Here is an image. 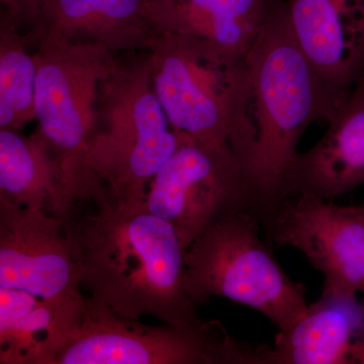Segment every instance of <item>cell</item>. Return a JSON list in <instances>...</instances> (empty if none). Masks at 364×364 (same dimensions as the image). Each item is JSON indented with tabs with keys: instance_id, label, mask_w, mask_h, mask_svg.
I'll return each instance as SVG.
<instances>
[{
	"instance_id": "cell-20",
	"label": "cell",
	"mask_w": 364,
	"mask_h": 364,
	"mask_svg": "<svg viewBox=\"0 0 364 364\" xmlns=\"http://www.w3.org/2000/svg\"><path fill=\"white\" fill-rule=\"evenodd\" d=\"M165 1L173 2V1H174V0H165Z\"/></svg>"
},
{
	"instance_id": "cell-13",
	"label": "cell",
	"mask_w": 364,
	"mask_h": 364,
	"mask_svg": "<svg viewBox=\"0 0 364 364\" xmlns=\"http://www.w3.org/2000/svg\"><path fill=\"white\" fill-rule=\"evenodd\" d=\"M328 124L315 146L296 153L279 202L296 195L331 200L364 186V73Z\"/></svg>"
},
{
	"instance_id": "cell-21",
	"label": "cell",
	"mask_w": 364,
	"mask_h": 364,
	"mask_svg": "<svg viewBox=\"0 0 364 364\" xmlns=\"http://www.w3.org/2000/svg\"><path fill=\"white\" fill-rule=\"evenodd\" d=\"M364 304V303H363Z\"/></svg>"
},
{
	"instance_id": "cell-4",
	"label": "cell",
	"mask_w": 364,
	"mask_h": 364,
	"mask_svg": "<svg viewBox=\"0 0 364 364\" xmlns=\"http://www.w3.org/2000/svg\"><path fill=\"white\" fill-rule=\"evenodd\" d=\"M178 144L153 88L149 52L117 59L98 87L86 157L93 179L119 205L147 208L151 181Z\"/></svg>"
},
{
	"instance_id": "cell-1",
	"label": "cell",
	"mask_w": 364,
	"mask_h": 364,
	"mask_svg": "<svg viewBox=\"0 0 364 364\" xmlns=\"http://www.w3.org/2000/svg\"><path fill=\"white\" fill-rule=\"evenodd\" d=\"M91 202L93 212L69 222L88 299L132 320L200 325L198 305L184 289L186 250L173 227L148 208L119 205L102 186Z\"/></svg>"
},
{
	"instance_id": "cell-18",
	"label": "cell",
	"mask_w": 364,
	"mask_h": 364,
	"mask_svg": "<svg viewBox=\"0 0 364 364\" xmlns=\"http://www.w3.org/2000/svg\"><path fill=\"white\" fill-rule=\"evenodd\" d=\"M18 26L0 16V130L21 131L36 119L35 54Z\"/></svg>"
},
{
	"instance_id": "cell-6",
	"label": "cell",
	"mask_w": 364,
	"mask_h": 364,
	"mask_svg": "<svg viewBox=\"0 0 364 364\" xmlns=\"http://www.w3.org/2000/svg\"><path fill=\"white\" fill-rule=\"evenodd\" d=\"M36 119L63 174L72 210L90 200L98 184L86 165L98 87L111 74L114 53L95 45L56 37L37 43Z\"/></svg>"
},
{
	"instance_id": "cell-10",
	"label": "cell",
	"mask_w": 364,
	"mask_h": 364,
	"mask_svg": "<svg viewBox=\"0 0 364 364\" xmlns=\"http://www.w3.org/2000/svg\"><path fill=\"white\" fill-rule=\"evenodd\" d=\"M0 287L48 301H85L69 223L0 198Z\"/></svg>"
},
{
	"instance_id": "cell-19",
	"label": "cell",
	"mask_w": 364,
	"mask_h": 364,
	"mask_svg": "<svg viewBox=\"0 0 364 364\" xmlns=\"http://www.w3.org/2000/svg\"><path fill=\"white\" fill-rule=\"evenodd\" d=\"M1 16H6L18 26L25 35L35 32L39 25L41 13L46 0H0Z\"/></svg>"
},
{
	"instance_id": "cell-5",
	"label": "cell",
	"mask_w": 364,
	"mask_h": 364,
	"mask_svg": "<svg viewBox=\"0 0 364 364\" xmlns=\"http://www.w3.org/2000/svg\"><path fill=\"white\" fill-rule=\"evenodd\" d=\"M262 231L252 210L223 215L186 250L184 289L198 306L212 296L231 299L284 331L306 315V289L282 269Z\"/></svg>"
},
{
	"instance_id": "cell-17",
	"label": "cell",
	"mask_w": 364,
	"mask_h": 364,
	"mask_svg": "<svg viewBox=\"0 0 364 364\" xmlns=\"http://www.w3.org/2000/svg\"><path fill=\"white\" fill-rule=\"evenodd\" d=\"M275 0H174L176 32L247 55Z\"/></svg>"
},
{
	"instance_id": "cell-15",
	"label": "cell",
	"mask_w": 364,
	"mask_h": 364,
	"mask_svg": "<svg viewBox=\"0 0 364 364\" xmlns=\"http://www.w3.org/2000/svg\"><path fill=\"white\" fill-rule=\"evenodd\" d=\"M85 299L48 301L0 287V363L53 364L82 322Z\"/></svg>"
},
{
	"instance_id": "cell-9",
	"label": "cell",
	"mask_w": 364,
	"mask_h": 364,
	"mask_svg": "<svg viewBox=\"0 0 364 364\" xmlns=\"http://www.w3.org/2000/svg\"><path fill=\"white\" fill-rule=\"evenodd\" d=\"M268 243L299 250L325 277V291L364 293V203L305 195L279 200L262 220Z\"/></svg>"
},
{
	"instance_id": "cell-7",
	"label": "cell",
	"mask_w": 364,
	"mask_h": 364,
	"mask_svg": "<svg viewBox=\"0 0 364 364\" xmlns=\"http://www.w3.org/2000/svg\"><path fill=\"white\" fill-rule=\"evenodd\" d=\"M53 364H263L260 345L231 336L219 321L193 327L142 324L85 299L82 322Z\"/></svg>"
},
{
	"instance_id": "cell-3",
	"label": "cell",
	"mask_w": 364,
	"mask_h": 364,
	"mask_svg": "<svg viewBox=\"0 0 364 364\" xmlns=\"http://www.w3.org/2000/svg\"><path fill=\"white\" fill-rule=\"evenodd\" d=\"M149 57L153 88L172 128L205 145L230 146L246 173L256 142L246 55L173 32Z\"/></svg>"
},
{
	"instance_id": "cell-16",
	"label": "cell",
	"mask_w": 364,
	"mask_h": 364,
	"mask_svg": "<svg viewBox=\"0 0 364 364\" xmlns=\"http://www.w3.org/2000/svg\"><path fill=\"white\" fill-rule=\"evenodd\" d=\"M0 198L70 222L62 170L39 131L25 136L0 130Z\"/></svg>"
},
{
	"instance_id": "cell-14",
	"label": "cell",
	"mask_w": 364,
	"mask_h": 364,
	"mask_svg": "<svg viewBox=\"0 0 364 364\" xmlns=\"http://www.w3.org/2000/svg\"><path fill=\"white\" fill-rule=\"evenodd\" d=\"M261 350L263 364H364V304L323 289L299 322Z\"/></svg>"
},
{
	"instance_id": "cell-8",
	"label": "cell",
	"mask_w": 364,
	"mask_h": 364,
	"mask_svg": "<svg viewBox=\"0 0 364 364\" xmlns=\"http://www.w3.org/2000/svg\"><path fill=\"white\" fill-rule=\"evenodd\" d=\"M177 133L178 147L151 181L146 205L173 227L188 250L223 215L241 208L255 212V205L245 169L230 146Z\"/></svg>"
},
{
	"instance_id": "cell-12",
	"label": "cell",
	"mask_w": 364,
	"mask_h": 364,
	"mask_svg": "<svg viewBox=\"0 0 364 364\" xmlns=\"http://www.w3.org/2000/svg\"><path fill=\"white\" fill-rule=\"evenodd\" d=\"M294 39L330 87L349 95L364 73V0H282Z\"/></svg>"
},
{
	"instance_id": "cell-2",
	"label": "cell",
	"mask_w": 364,
	"mask_h": 364,
	"mask_svg": "<svg viewBox=\"0 0 364 364\" xmlns=\"http://www.w3.org/2000/svg\"><path fill=\"white\" fill-rule=\"evenodd\" d=\"M246 57L256 129L246 176L261 220L279 202L306 129L315 122L328 123L350 93L337 92L318 75L294 39L282 0H275Z\"/></svg>"
},
{
	"instance_id": "cell-11",
	"label": "cell",
	"mask_w": 364,
	"mask_h": 364,
	"mask_svg": "<svg viewBox=\"0 0 364 364\" xmlns=\"http://www.w3.org/2000/svg\"><path fill=\"white\" fill-rule=\"evenodd\" d=\"M176 32L173 2L165 0H46L28 46L44 37L104 47L112 53L149 52Z\"/></svg>"
}]
</instances>
